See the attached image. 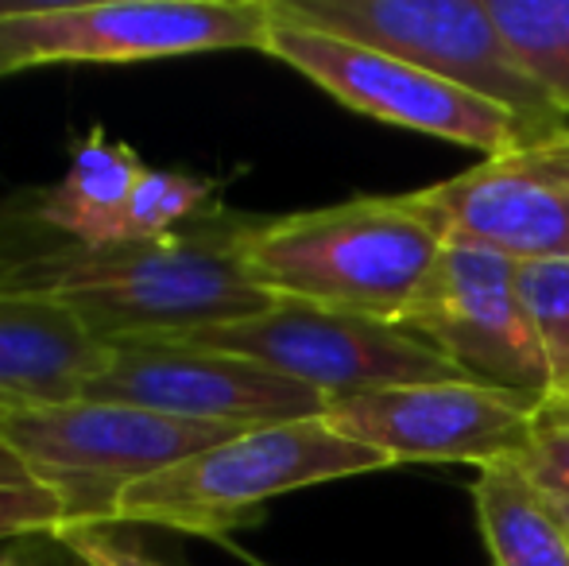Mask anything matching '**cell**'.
Instances as JSON below:
<instances>
[{"label":"cell","mask_w":569,"mask_h":566,"mask_svg":"<svg viewBox=\"0 0 569 566\" xmlns=\"http://www.w3.org/2000/svg\"><path fill=\"white\" fill-rule=\"evenodd\" d=\"M271 16L396 54L472 98L508 109L539 143L569 129V117L558 113L503 43L488 0H271Z\"/></svg>","instance_id":"obj_4"},{"label":"cell","mask_w":569,"mask_h":566,"mask_svg":"<svg viewBox=\"0 0 569 566\" xmlns=\"http://www.w3.org/2000/svg\"><path fill=\"white\" fill-rule=\"evenodd\" d=\"M98 341L67 307L0 295V408H51L82 400L106 361Z\"/></svg>","instance_id":"obj_13"},{"label":"cell","mask_w":569,"mask_h":566,"mask_svg":"<svg viewBox=\"0 0 569 566\" xmlns=\"http://www.w3.org/2000/svg\"><path fill=\"white\" fill-rule=\"evenodd\" d=\"M516 461L542 493H569V416L566 411L539 408V427H535L531 446H527Z\"/></svg>","instance_id":"obj_22"},{"label":"cell","mask_w":569,"mask_h":566,"mask_svg":"<svg viewBox=\"0 0 569 566\" xmlns=\"http://www.w3.org/2000/svg\"><path fill=\"white\" fill-rule=\"evenodd\" d=\"M263 54L299 70L302 78H310L318 90L330 93L338 106L352 109V113L396 125V129L465 143L485 159H508L539 143V137L508 109L472 98V93L457 90V86L388 51H372V47L349 43V39L326 36V31L276 20Z\"/></svg>","instance_id":"obj_8"},{"label":"cell","mask_w":569,"mask_h":566,"mask_svg":"<svg viewBox=\"0 0 569 566\" xmlns=\"http://www.w3.org/2000/svg\"><path fill=\"white\" fill-rule=\"evenodd\" d=\"M252 430V427H248ZM240 435L128 404L70 400L8 411L0 443L70 508V524H109L128 485Z\"/></svg>","instance_id":"obj_6"},{"label":"cell","mask_w":569,"mask_h":566,"mask_svg":"<svg viewBox=\"0 0 569 566\" xmlns=\"http://www.w3.org/2000/svg\"><path fill=\"white\" fill-rule=\"evenodd\" d=\"M535 489H539V485H535ZM539 497H542V505L555 513V520L569 532V493H542L539 489Z\"/></svg>","instance_id":"obj_25"},{"label":"cell","mask_w":569,"mask_h":566,"mask_svg":"<svg viewBox=\"0 0 569 566\" xmlns=\"http://www.w3.org/2000/svg\"><path fill=\"white\" fill-rule=\"evenodd\" d=\"M82 400L237 430L318 419L330 408L299 380L194 341H113Z\"/></svg>","instance_id":"obj_10"},{"label":"cell","mask_w":569,"mask_h":566,"mask_svg":"<svg viewBox=\"0 0 569 566\" xmlns=\"http://www.w3.org/2000/svg\"><path fill=\"white\" fill-rule=\"evenodd\" d=\"M0 78H4V75H0Z\"/></svg>","instance_id":"obj_27"},{"label":"cell","mask_w":569,"mask_h":566,"mask_svg":"<svg viewBox=\"0 0 569 566\" xmlns=\"http://www.w3.org/2000/svg\"><path fill=\"white\" fill-rule=\"evenodd\" d=\"M36 195L39 190H23V195H12L0 202V276L12 272L23 260L43 257V252L67 245V237L39 221Z\"/></svg>","instance_id":"obj_20"},{"label":"cell","mask_w":569,"mask_h":566,"mask_svg":"<svg viewBox=\"0 0 569 566\" xmlns=\"http://www.w3.org/2000/svg\"><path fill=\"white\" fill-rule=\"evenodd\" d=\"M248 214L210 210L179 234L109 249L59 245L0 276V295L67 307L98 341H182L276 307L248 272Z\"/></svg>","instance_id":"obj_1"},{"label":"cell","mask_w":569,"mask_h":566,"mask_svg":"<svg viewBox=\"0 0 569 566\" xmlns=\"http://www.w3.org/2000/svg\"><path fill=\"white\" fill-rule=\"evenodd\" d=\"M488 12L527 78L569 117V0H488Z\"/></svg>","instance_id":"obj_16"},{"label":"cell","mask_w":569,"mask_h":566,"mask_svg":"<svg viewBox=\"0 0 569 566\" xmlns=\"http://www.w3.org/2000/svg\"><path fill=\"white\" fill-rule=\"evenodd\" d=\"M388 466L391 461L383 454L338 435L326 416L252 427L128 485L117 497L109 524H143L226 539L229 532L256 520L268 500Z\"/></svg>","instance_id":"obj_3"},{"label":"cell","mask_w":569,"mask_h":566,"mask_svg":"<svg viewBox=\"0 0 569 566\" xmlns=\"http://www.w3.org/2000/svg\"><path fill=\"white\" fill-rule=\"evenodd\" d=\"M218 187L221 182L210 175L148 167L128 206V241H156V237L179 234L202 214L218 210Z\"/></svg>","instance_id":"obj_17"},{"label":"cell","mask_w":569,"mask_h":566,"mask_svg":"<svg viewBox=\"0 0 569 566\" xmlns=\"http://www.w3.org/2000/svg\"><path fill=\"white\" fill-rule=\"evenodd\" d=\"M403 198L446 245L496 252L516 265L569 260V187L508 159H485Z\"/></svg>","instance_id":"obj_12"},{"label":"cell","mask_w":569,"mask_h":566,"mask_svg":"<svg viewBox=\"0 0 569 566\" xmlns=\"http://www.w3.org/2000/svg\"><path fill=\"white\" fill-rule=\"evenodd\" d=\"M442 249L446 241L403 195H368L322 210L252 218L240 241L248 272L276 299L380 322H399Z\"/></svg>","instance_id":"obj_2"},{"label":"cell","mask_w":569,"mask_h":566,"mask_svg":"<svg viewBox=\"0 0 569 566\" xmlns=\"http://www.w3.org/2000/svg\"><path fill=\"white\" fill-rule=\"evenodd\" d=\"M182 341L256 361L315 388L330 404L383 388L465 380L435 346L399 330L396 322L295 299H279L263 315L198 330Z\"/></svg>","instance_id":"obj_7"},{"label":"cell","mask_w":569,"mask_h":566,"mask_svg":"<svg viewBox=\"0 0 569 566\" xmlns=\"http://www.w3.org/2000/svg\"><path fill=\"white\" fill-rule=\"evenodd\" d=\"M148 171L140 151L113 140L101 125L70 143V167L54 187L36 195V214L47 229L86 249L128 241V206Z\"/></svg>","instance_id":"obj_14"},{"label":"cell","mask_w":569,"mask_h":566,"mask_svg":"<svg viewBox=\"0 0 569 566\" xmlns=\"http://www.w3.org/2000/svg\"><path fill=\"white\" fill-rule=\"evenodd\" d=\"M469 493L492 566H569V532L542 505L519 461L477 469Z\"/></svg>","instance_id":"obj_15"},{"label":"cell","mask_w":569,"mask_h":566,"mask_svg":"<svg viewBox=\"0 0 569 566\" xmlns=\"http://www.w3.org/2000/svg\"><path fill=\"white\" fill-rule=\"evenodd\" d=\"M51 539L82 566H171L124 539L113 524H67Z\"/></svg>","instance_id":"obj_21"},{"label":"cell","mask_w":569,"mask_h":566,"mask_svg":"<svg viewBox=\"0 0 569 566\" xmlns=\"http://www.w3.org/2000/svg\"><path fill=\"white\" fill-rule=\"evenodd\" d=\"M271 0L0 4V75L74 62H151L202 51H268Z\"/></svg>","instance_id":"obj_5"},{"label":"cell","mask_w":569,"mask_h":566,"mask_svg":"<svg viewBox=\"0 0 569 566\" xmlns=\"http://www.w3.org/2000/svg\"><path fill=\"white\" fill-rule=\"evenodd\" d=\"M39 539H12V544H0V566H54V559H47V552L39 547Z\"/></svg>","instance_id":"obj_24"},{"label":"cell","mask_w":569,"mask_h":566,"mask_svg":"<svg viewBox=\"0 0 569 566\" xmlns=\"http://www.w3.org/2000/svg\"><path fill=\"white\" fill-rule=\"evenodd\" d=\"M508 163L523 167V171H531V175H542V179L558 182V187H569V129L547 143L516 151V156H508Z\"/></svg>","instance_id":"obj_23"},{"label":"cell","mask_w":569,"mask_h":566,"mask_svg":"<svg viewBox=\"0 0 569 566\" xmlns=\"http://www.w3.org/2000/svg\"><path fill=\"white\" fill-rule=\"evenodd\" d=\"M519 287L547 357L550 388L542 408L569 416V260L519 265Z\"/></svg>","instance_id":"obj_18"},{"label":"cell","mask_w":569,"mask_h":566,"mask_svg":"<svg viewBox=\"0 0 569 566\" xmlns=\"http://www.w3.org/2000/svg\"><path fill=\"white\" fill-rule=\"evenodd\" d=\"M396 326L435 346L472 385L547 404V357L516 260L446 245Z\"/></svg>","instance_id":"obj_9"},{"label":"cell","mask_w":569,"mask_h":566,"mask_svg":"<svg viewBox=\"0 0 569 566\" xmlns=\"http://www.w3.org/2000/svg\"><path fill=\"white\" fill-rule=\"evenodd\" d=\"M542 404L472 380H435L352 396L326 408V424L352 443L403 461H516L531 446Z\"/></svg>","instance_id":"obj_11"},{"label":"cell","mask_w":569,"mask_h":566,"mask_svg":"<svg viewBox=\"0 0 569 566\" xmlns=\"http://www.w3.org/2000/svg\"><path fill=\"white\" fill-rule=\"evenodd\" d=\"M4 416H8V411H4V408H0V427H4Z\"/></svg>","instance_id":"obj_26"},{"label":"cell","mask_w":569,"mask_h":566,"mask_svg":"<svg viewBox=\"0 0 569 566\" xmlns=\"http://www.w3.org/2000/svg\"><path fill=\"white\" fill-rule=\"evenodd\" d=\"M70 524V508L54 489H47L23 461L0 443V544L12 539L54 536Z\"/></svg>","instance_id":"obj_19"}]
</instances>
